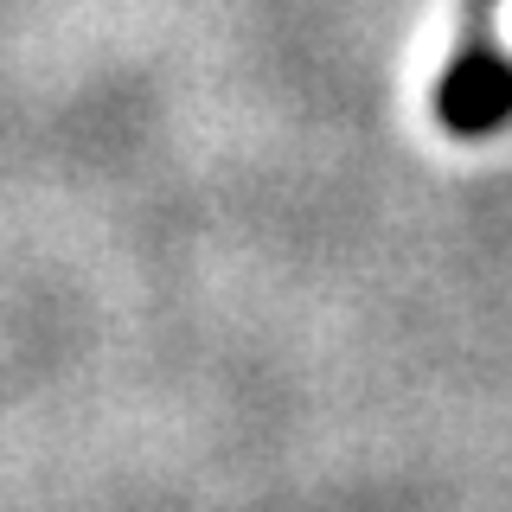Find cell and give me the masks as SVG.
Listing matches in <instances>:
<instances>
[{"label":"cell","mask_w":512,"mask_h":512,"mask_svg":"<svg viewBox=\"0 0 512 512\" xmlns=\"http://www.w3.org/2000/svg\"><path fill=\"white\" fill-rule=\"evenodd\" d=\"M506 7H512V0H474V32H480V26H493Z\"/></svg>","instance_id":"6da1fadb"}]
</instances>
